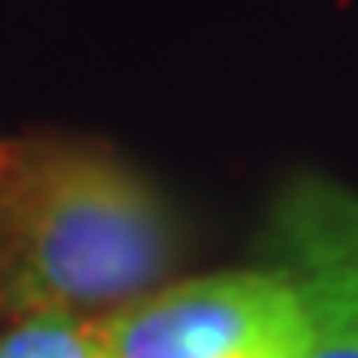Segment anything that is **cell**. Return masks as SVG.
I'll return each mask as SVG.
<instances>
[{
  "label": "cell",
  "mask_w": 358,
  "mask_h": 358,
  "mask_svg": "<svg viewBox=\"0 0 358 358\" xmlns=\"http://www.w3.org/2000/svg\"><path fill=\"white\" fill-rule=\"evenodd\" d=\"M99 341L108 358H294L306 311L276 268L216 272L121 306Z\"/></svg>",
  "instance_id": "2"
},
{
  "label": "cell",
  "mask_w": 358,
  "mask_h": 358,
  "mask_svg": "<svg viewBox=\"0 0 358 358\" xmlns=\"http://www.w3.org/2000/svg\"><path fill=\"white\" fill-rule=\"evenodd\" d=\"M0 358H108L99 324L78 315H22L5 337Z\"/></svg>",
  "instance_id": "4"
},
{
  "label": "cell",
  "mask_w": 358,
  "mask_h": 358,
  "mask_svg": "<svg viewBox=\"0 0 358 358\" xmlns=\"http://www.w3.org/2000/svg\"><path fill=\"white\" fill-rule=\"evenodd\" d=\"M173 259L164 199L108 147L0 138V302L17 320L121 311L156 289Z\"/></svg>",
  "instance_id": "1"
},
{
  "label": "cell",
  "mask_w": 358,
  "mask_h": 358,
  "mask_svg": "<svg viewBox=\"0 0 358 358\" xmlns=\"http://www.w3.org/2000/svg\"><path fill=\"white\" fill-rule=\"evenodd\" d=\"M268 246L306 311L294 358H358V194L324 177L289 182L272 208Z\"/></svg>",
  "instance_id": "3"
}]
</instances>
